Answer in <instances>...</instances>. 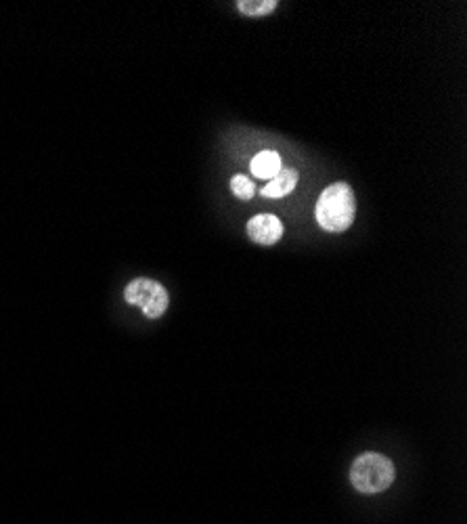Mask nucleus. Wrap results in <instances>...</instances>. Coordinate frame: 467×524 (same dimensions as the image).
Here are the masks:
<instances>
[{
    "mask_svg": "<svg viewBox=\"0 0 467 524\" xmlns=\"http://www.w3.org/2000/svg\"><path fill=\"white\" fill-rule=\"evenodd\" d=\"M231 191L237 200H243V202H248L254 198V193H256V187L254 183L248 179V177H243V174H235V177L231 179Z\"/></svg>",
    "mask_w": 467,
    "mask_h": 524,
    "instance_id": "nucleus-8",
    "label": "nucleus"
},
{
    "mask_svg": "<svg viewBox=\"0 0 467 524\" xmlns=\"http://www.w3.org/2000/svg\"><path fill=\"white\" fill-rule=\"evenodd\" d=\"M124 300L132 307H139L149 319H160L170 304L166 288L151 277L132 279L124 290Z\"/></svg>",
    "mask_w": 467,
    "mask_h": 524,
    "instance_id": "nucleus-3",
    "label": "nucleus"
},
{
    "mask_svg": "<svg viewBox=\"0 0 467 524\" xmlns=\"http://www.w3.org/2000/svg\"><path fill=\"white\" fill-rule=\"evenodd\" d=\"M357 216V198L348 183L338 181L325 187L317 200L315 218L323 231L344 233Z\"/></svg>",
    "mask_w": 467,
    "mask_h": 524,
    "instance_id": "nucleus-1",
    "label": "nucleus"
},
{
    "mask_svg": "<svg viewBox=\"0 0 467 524\" xmlns=\"http://www.w3.org/2000/svg\"><path fill=\"white\" fill-rule=\"evenodd\" d=\"M252 174L258 179H264V181H271L273 177H277V174L281 172V156L277 154V151H271V149H266V151H260L258 156L252 158Z\"/></svg>",
    "mask_w": 467,
    "mask_h": 524,
    "instance_id": "nucleus-6",
    "label": "nucleus"
},
{
    "mask_svg": "<svg viewBox=\"0 0 467 524\" xmlns=\"http://www.w3.org/2000/svg\"><path fill=\"white\" fill-rule=\"evenodd\" d=\"M298 179H300V174L294 168H281L277 177H273L269 181V185L262 189V195L269 200H281V198H285V195H289L296 189Z\"/></svg>",
    "mask_w": 467,
    "mask_h": 524,
    "instance_id": "nucleus-5",
    "label": "nucleus"
},
{
    "mask_svg": "<svg viewBox=\"0 0 467 524\" xmlns=\"http://www.w3.org/2000/svg\"><path fill=\"white\" fill-rule=\"evenodd\" d=\"M394 464L386 455L363 453L350 466V483L363 495H377L394 483Z\"/></svg>",
    "mask_w": 467,
    "mask_h": 524,
    "instance_id": "nucleus-2",
    "label": "nucleus"
},
{
    "mask_svg": "<svg viewBox=\"0 0 467 524\" xmlns=\"http://www.w3.org/2000/svg\"><path fill=\"white\" fill-rule=\"evenodd\" d=\"M279 7L277 0H239L237 9L248 17H264L271 15Z\"/></svg>",
    "mask_w": 467,
    "mask_h": 524,
    "instance_id": "nucleus-7",
    "label": "nucleus"
},
{
    "mask_svg": "<svg viewBox=\"0 0 467 524\" xmlns=\"http://www.w3.org/2000/svg\"><path fill=\"white\" fill-rule=\"evenodd\" d=\"M283 223L275 214H256L248 223V235L260 246H275L283 237Z\"/></svg>",
    "mask_w": 467,
    "mask_h": 524,
    "instance_id": "nucleus-4",
    "label": "nucleus"
}]
</instances>
